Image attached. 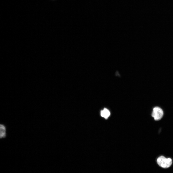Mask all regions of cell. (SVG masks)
Segmentation results:
<instances>
[{
	"mask_svg": "<svg viewBox=\"0 0 173 173\" xmlns=\"http://www.w3.org/2000/svg\"><path fill=\"white\" fill-rule=\"evenodd\" d=\"M163 115V112L162 109L160 108L156 107L154 108L153 109L152 116L156 121L160 120L162 117Z\"/></svg>",
	"mask_w": 173,
	"mask_h": 173,
	"instance_id": "obj_2",
	"label": "cell"
},
{
	"mask_svg": "<svg viewBox=\"0 0 173 173\" xmlns=\"http://www.w3.org/2000/svg\"><path fill=\"white\" fill-rule=\"evenodd\" d=\"M157 162L160 167L164 168H169L172 164V160L171 158H167L162 156L158 158L157 160Z\"/></svg>",
	"mask_w": 173,
	"mask_h": 173,
	"instance_id": "obj_1",
	"label": "cell"
},
{
	"mask_svg": "<svg viewBox=\"0 0 173 173\" xmlns=\"http://www.w3.org/2000/svg\"><path fill=\"white\" fill-rule=\"evenodd\" d=\"M0 138H1L5 137L6 136V129L5 126L2 124H0Z\"/></svg>",
	"mask_w": 173,
	"mask_h": 173,
	"instance_id": "obj_4",
	"label": "cell"
},
{
	"mask_svg": "<svg viewBox=\"0 0 173 173\" xmlns=\"http://www.w3.org/2000/svg\"><path fill=\"white\" fill-rule=\"evenodd\" d=\"M110 114V113L109 111L106 108H104L101 111V116L106 119H107L109 117Z\"/></svg>",
	"mask_w": 173,
	"mask_h": 173,
	"instance_id": "obj_3",
	"label": "cell"
}]
</instances>
